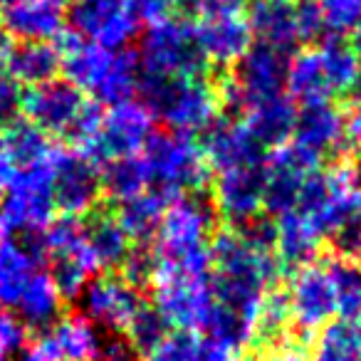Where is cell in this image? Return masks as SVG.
<instances>
[{
	"label": "cell",
	"mask_w": 361,
	"mask_h": 361,
	"mask_svg": "<svg viewBox=\"0 0 361 361\" xmlns=\"http://www.w3.org/2000/svg\"><path fill=\"white\" fill-rule=\"evenodd\" d=\"M139 156L146 166L151 186L164 188L176 196L203 193V188L213 180V171L196 136L178 134L171 129H154Z\"/></svg>",
	"instance_id": "3957f363"
},
{
	"label": "cell",
	"mask_w": 361,
	"mask_h": 361,
	"mask_svg": "<svg viewBox=\"0 0 361 361\" xmlns=\"http://www.w3.org/2000/svg\"><path fill=\"white\" fill-rule=\"evenodd\" d=\"M42 257L27 238H0V307L16 310L30 277L40 270Z\"/></svg>",
	"instance_id": "603a6c76"
},
{
	"label": "cell",
	"mask_w": 361,
	"mask_h": 361,
	"mask_svg": "<svg viewBox=\"0 0 361 361\" xmlns=\"http://www.w3.org/2000/svg\"><path fill=\"white\" fill-rule=\"evenodd\" d=\"M52 198H55V208L60 216L85 218L104 198L99 166H94L80 151L60 149L55 156V169H52Z\"/></svg>",
	"instance_id": "4fadbf2b"
},
{
	"label": "cell",
	"mask_w": 361,
	"mask_h": 361,
	"mask_svg": "<svg viewBox=\"0 0 361 361\" xmlns=\"http://www.w3.org/2000/svg\"><path fill=\"white\" fill-rule=\"evenodd\" d=\"M351 180H354V186L361 188V154H359V159H356L354 171H351Z\"/></svg>",
	"instance_id": "11a10c76"
},
{
	"label": "cell",
	"mask_w": 361,
	"mask_h": 361,
	"mask_svg": "<svg viewBox=\"0 0 361 361\" xmlns=\"http://www.w3.org/2000/svg\"><path fill=\"white\" fill-rule=\"evenodd\" d=\"M203 154L213 173L235 166L265 164L270 151L247 131L240 119H218L203 139Z\"/></svg>",
	"instance_id": "ac0fdd59"
},
{
	"label": "cell",
	"mask_w": 361,
	"mask_h": 361,
	"mask_svg": "<svg viewBox=\"0 0 361 361\" xmlns=\"http://www.w3.org/2000/svg\"><path fill=\"white\" fill-rule=\"evenodd\" d=\"M295 211H300L324 240L334 238L336 231L359 213V191L351 173L336 164L312 171L300 188Z\"/></svg>",
	"instance_id": "5b68a950"
},
{
	"label": "cell",
	"mask_w": 361,
	"mask_h": 361,
	"mask_svg": "<svg viewBox=\"0 0 361 361\" xmlns=\"http://www.w3.org/2000/svg\"><path fill=\"white\" fill-rule=\"evenodd\" d=\"M67 0H11L0 8V27L20 42L55 40L65 30Z\"/></svg>",
	"instance_id": "d6986e66"
},
{
	"label": "cell",
	"mask_w": 361,
	"mask_h": 361,
	"mask_svg": "<svg viewBox=\"0 0 361 361\" xmlns=\"http://www.w3.org/2000/svg\"><path fill=\"white\" fill-rule=\"evenodd\" d=\"M176 198H178L176 193L149 186L136 198L119 203L114 216H116V221H119V226L124 228L126 238H129L131 243H151L156 238L159 223H161V218H164V211Z\"/></svg>",
	"instance_id": "4316f807"
},
{
	"label": "cell",
	"mask_w": 361,
	"mask_h": 361,
	"mask_svg": "<svg viewBox=\"0 0 361 361\" xmlns=\"http://www.w3.org/2000/svg\"><path fill=\"white\" fill-rule=\"evenodd\" d=\"M141 70L161 77H203L208 60L196 37V25L186 18L171 16L149 23L139 50Z\"/></svg>",
	"instance_id": "277c9868"
},
{
	"label": "cell",
	"mask_w": 361,
	"mask_h": 361,
	"mask_svg": "<svg viewBox=\"0 0 361 361\" xmlns=\"http://www.w3.org/2000/svg\"><path fill=\"white\" fill-rule=\"evenodd\" d=\"M65 297L57 290V285L52 282V277L45 270H37L30 277L27 287L23 290L20 300L16 305V314L20 317V322L27 329L35 331H47L62 314H65Z\"/></svg>",
	"instance_id": "f1b7e54d"
},
{
	"label": "cell",
	"mask_w": 361,
	"mask_h": 361,
	"mask_svg": "<svg viewBox=\"0 0 361 361\" xmlns=\"http://www.w3.org/2000/svg\"><path fill=\"white\" fill-rule=\"evenodd\" d=\"M23 171L18 169V164L13 161V156L8 154V149L3 146L0 141V198L6 196L13 186H16V180L20 178Z\"/></svg>",
	"instance_id": "f907efd6"
},
{
	"label": "cell",
	"mask_w": 361,
	"mask_h": 361,
	"mask_svg": "<svg viewBox=\"0 0 361 361\" xmlns=\"http://www.w3.org/2000/svg\"><path fill=\"white\" fill-rule=\"evenodd\" d=\"M322 16H324L326 35H344L354 32L361 23V0H319Z\"/></svg>",
	"instance_id": "60d3db41"
},
{
	"label": "cell",
	"mask_w": 361,
	"mask_h": 361,
	"mask_svg": "<svg viewBox=\"0 0 361 361\" xmlns=\"http://www.w3.org/2000/svg\"><path fill=\"white\" fill-rule=\"evenodd\" d=\"M20 87L6 75V72H0V129L13 119V114L18 111L20 106Z\"/></svg>",
	"instance_id": "ee69618b"
},
{
	"label": "cell",
	"mask_w": 361,
	"mask_h": 361,
	"mask_svg": "<svg viewBox=\"0 0 361 361\" xmlns=\"http://www.w3.org/2000/svg\"><path fill=\"white\" fill-rule=\"evenodd\" d=\"M295 119H297V104L287 94H277V97H270V99L252 102L240 116V121L247 126V131H250L267 151L277 149V146L287 144V141L292 139Z\"/></svg>",
	"instance_id": "44dd1931"
},
{
	"label": "cell",
	"mask_w": 361,
	"mask_h": 361,
	"mask_svg": "<svg viewBox=\"0 0 361 361\" xmlns=\"http://www.w3.org/2000/svg\"><path fill=\"white\" fill-rule=\"evenodd\" d=\"M169 331H171V326L166 324L161 312L156 310L154 305H149V302H141L139 310L134 312V317L126 322L121 336L129 341V346L136 351V356H141V354H146L151 346L159 344Z\"/></svg>",
	"instance_id": "f35d334b"
},
{
	"label": "cell",
	"mask_w": 361,
	"mask_h": 361,
	"mask_svg": "<svg viewBox=\"0 0 361 361\" xmlns=\"http://www.w3.org/2000/svg\"><path fill=\"white\" fill-rule=\"evenodd\" d=\"M351 97L356 99V104H361V67H359V72H356V77H354V85H351Z\"/></svg>",
	"instance_id": "db71d44e"
},
{
	"label": "cell",
	"mask_w": 361,
	"mask_h": 361,
	"mask_svg": "<svg viewBox=\"0 0 361 361\" xmlns=\"http://www.w3.org/2000/svg\"><path fill=\"white\" fill-rule=\"evenodd\" d=\"M42 334L55 346L60 361H99L102 346H104V336L99 334V326L82 312L62 314Z\"/></svg>",
	"instance_id": "7402d4cb"
},
{
	"label": "cell",
	"mask_w": 361,
	"mask_h": 361,
	"mask_svg": "<svg viewBox=\"0 0 361 361\" xmlns=\"http://www.w3.org/2000/svg\"><path fill=\"white\" fill-rule=\"evenodd\" d=\"M287 67H290V50L257 40L252 42L233 72V80L240 87L247 106L252 102L285 94Z\"/></svg>",
	"instance_id": "9a60e30c"
},
{
	"label": "cell",
	"mask_w": 361,
	"mask_h": 361,
	"mask_svg": "<svg viewBox=\"0 0 361 361\" xmlns=\"http://www.w3.org/2000/svg\"><path fill=\"white\" fill-rule=\"evenodd\" d=\"M312 361H361V326L354 319H331L312 339Z\"/></svg>",
	"instance_id": "e575fe53"
},
{
	"label": "cell",
	"mask_w": 361,
	"mask_h": 361,
	"mask_svg": "<svg viewBox=\"0 0 361 361\" xmlns=\"http://www.w3.org/2000/svg\"><path fill=\"white\" fill-rule=\"evenodd\" d=\"M151 305L161 312L171 329L206 331L213 312V290L208 277L186 275V272L156 267L151 280Z\"/></svg>",
	"instance_id": "52a82bcc"
},
{
	"label": "cell",
	"mask_w": 361,
	"mask_h": 361,
	"mask_svg": "<svg viewBox=\"0 0 361 361\" xmlns=\"http://www.w3.org/2000/svg\"><path fill=\"white\" fill-rule=\"evenodd\" d=\"M52 42H55L57 52H60L62 80L75 85L85 94H94V90L104 80L106 70H109L111 60H114V50L97 45L92 40H85L70 27H65Z\"/></svg>",
	"instance_id": "e0dca14e"
},
{
	"label": "cell",
	"mask_w": 361,
	"mask_h": 361,
	"mask_svg": "<svg viewBox=\"0 0 361 361\" xmlns=\"http://www.w3.org/2000/svg\"><path fill=\"white\" fill-rule=\"evenodd\" d=\"M52 169L55 159L50 164L23 171L16 186L0 198V238L35 235L50 226L57 216L52 198Z\"/></svg>",
	"instance_id": "8992f818"
},
{
	"label": "cell",
	"mask_w": 361,
	"mask_h": 361,
	"mask_svg": "<svg viewBox=\"0 0 361 361\" xmlns=\"http://www.w3.org/2000/svg\"><path fill=\"white\" fill-rule=\"evenodd\" d=\"M141 23H156L176 16V0H129Z\"/></svg>",
	"instance_id": "f6af8a7d"
},
{
	"label": "cell",
	"mask_w": 361,
	"mask_h": 361,
	"mask_svg": "<svg viewBox=\"0 0 361 361\" xmlns=\"http://www.w3.org/2000/svg\"><path fill=\"white\" fill-rule=\"evenodd\" d=\"M70 30L109 50H124L141 32V18L129 0H75Z\"/></svg>",
	"instance_id": "30bf717a"
},
{
	"label": "cell",
	"mask_w": 361,
	"mask_h": 361,
	"mask_svg": "<svg viewBox=\"0 0 361 361\" xmlns=\"http://www.w3.org/2000/svg\"><path fill=\"white\" fill-rule=\"evenodd\" d=\"M6 75L18 87H37L60 75V52L52 40L40 42H20L8 60Z\"/></svg>",
	"instance_id": "f546056e"
},
{
	"label": "cell",
	"mask_w": 361,
	"mask_h": 361,
	"mask_svg": "<svg viewBox=\"0 0 361 361\" xmlns=\"http://www.w3.org/2000/svg\"><path fill=\"white\" fill-rule=\"evenodd\" d=\"M139 82H141V60L139 52L134 47H124V50H114V60H111L109 70H106L104 80L94 90V102L102 106H114L121 102L136 99L139 94Z\"/></svg>",
	"instance_id": "1f68e13d"
},
{
	"label": "cell",
	"mask_w": 361,
	"mask_h": 361,
	"mask_svg": "<svg viewBox=\"0 0 361 361\" xmlns=\"http://www.w3.org/2000/svg\"><path fill=\"white\" fill-rule=\"evenodd\" d=\"M139 361H206V339L201 331L171 329Z\"/></svg>",
	"instance_id": "74e56055"
},
{
	"label": "cell",
	"mask_w": 361,
	"mask_h": 361,
	"mask_svg": "<svg viewBox=\"0 0 361 361\" xmlns=\"http://www.w3.org/2000/svg\"><path fill=\"white\" fill-rule=\"evenodd\" d=\"M99 361H136V351L124 336H111V339H104Z\"/></svg>",
	"instance_id": "816d5d0a"
},
{
	"label": "cell",
	"mask_w": 361,
	"mask_h": 361,
	"mask_svg": "<svg viewBox=\"0 0 361 361\" xmlns=\"http://www.w3.org/2000/svg\"><path fill=\"white\" fill-rule=\"evenodd\" d=\"M154 114L141 99H129L106 106L97 136L80 149L82 156L94 166H104L121 156H134L144 149L146 139L154 134Z\"/></svg>",
	"instance_id": "9c48e42d"
},
{
	"label": "cell",
	"mask_w": 361,
	"mask_h": 361,
	"mask_svg": "<svg viewBox=\"0 0 361 361\" xmlns=\"http://www.w3.org/2000/svg\"><path fill=\"white\" fill-rule=\"evenodd\" d=\"M156 267H159V257H156L154 247L149 243H131L129 252L124 255V260H121V265L116 270L131 287H136L141 292L146 287H151Z\"/></svg>",
	"instance_id": "ab89813d"
},
{
	"label": "cell",
	"mask_w": 361,
	"mask_h": 361,
	"mask_svg": "<svg viewBox=\"0 0 361 361\" xmlns=\"http://www.w3.org/2000/svg\"><path fill=\"white\" fill-rule=\"evenodd\" d=\"M290 141L324 161L344 146V114L331 99L300 104Z\"/></svg>",
	"instance_id": "ffe728a7"
},
{
	"label": "cell",
	"mask_w": 361,
	"mask_h": 361,
	"mask_svg": "<svg viewBox=\"0 0 361 361\" xmlns=\"http://www.w3.org/2000/svg\"><path fill=\"white\" fill-rule=\"evenodd\" d=\"M218 226V213L211 196L183 193L169 203L156 231L154 252L161 267L186 272V275H211V238Z\"/></svg>",
	"instance_id": "6da1fadb"
},
{
	"label": "cell",
	"mask_w": 361,
	"mask_h": 361,
	"mask_svg": "<svg viewBox=\"0 0 361 361\" xmlns=\"http://www.w3.org/2000/svg\"><path fill=\"white\" fill-rule=\"evenodd\" d=\"M275 255L282 262V267L297 270V267L319 260L324 238L314 231V226L300 211H290L285 216L275 218Z\"/></svg>",
	"instance_id": "cb8c5ba5"
},
{
	"label": "cell",
	"mask_w": 361,
	"mask_h": 361,
	"mask_svg": "<svg viewBox=\"0 0 361 361\" xmlns=\"http://www.w3.org/2000/svg\"><path fill=\"white\" fill-rule=\"evenodd\" d=\"M0 141L13 156L20 171H30L35 166L50 164L57 154V146L52 139L40 131L35 124L27 119H11L3 129H0Z\"/></svg>",
	"instance_id": "4dcf8cb0"
},
{
	"label": "cell",
	"mask_w": 361,
	"mask_h": 361,
	"mask_svg": "<svg viewBox=\"0 0 361 361\" xmlns=\"http://www.w3.org/2000/svg\"><path fill=\"white\" fill-rule=\"evenodd\" d=\"M193 25H196L198 45H201L208 65L223 67V70L235 67L255 42L245 13H238V16H203L196 18Z\"/></svg>",
	"instance_id": "2e32d148"
},
{
	"label": "cell",
	"mask_w": 361,
	"mask_h": 361,
	"mask_svg": "<svg viewBox=\"0 0 361 361\" xmlns=\"http://www.w3.org/2000/svg\"><path fill=\"white\" fill-rule=\"evenodd\" d=\"M344 141H349V144H361V104H356L354 109L344 116Z\"/></svg>",
	"instance_id": "f5cc1de1"
},
{
	"label": "cell",
	"mask_w": 361,
	"mask_h": 361,
	"mask_svg": "<svg viewBox=\"0 0 361 361\" xmlns=\"http://www.w3.org/2000/svg\"><path fill=\"white\" fill-rule=\"evenodd\" d=\"M87 104L85 92H80L67 80H50L45 85L27 87L20 94L18 111L23 119L35 124L40 131L55 139H67L77 116Z\"/></svg>",
	"instance_id": "8fae6325"
},
{
	"label": "cell",
	"mask_w": 361,
	"mask_h": 361,
	"mask_svg": "<svg viewBox=\"0 0 361 361\" xmlns=\"http://www.w3.org/2000/svg\"><path fill=\"white\" fill-rule=\"evenodd\" d=\"M295 18L300 42H319L326 35L324 16H322L319 0H295Z\"/></svg>",
	"instance_id": "7bdbcfd3"
},
{
	"label": "cell",
	"mask_w": 361,
	"mask_h": 361,
	"mask_svg": "<svg viewBox=\"0 0 361 361\" xmlns=\"http://www.w3.org/2000/svg\"><path fill=\"white\" fill-rule=\"evenodd\" d=\"M82 235L99 272L116 270L131 247V240L119 226L114 211H104V208H94L92 213H87L82 221Z\"/></svg>",
	"instance_id": "d4e9b609"
},
{
	"label": "cell",
	"mask_w": 361,
	"mask_h": 361,
	"mask_svg": "<svg viewBox=\"0 0 361 361\" xmlns=\"http://www.w3.org/2000/svg\"><path fill=\"white\" fill-rule=\"evenodd\" d=\"M20 361H60V356H57L55 346L50 344V339L40 331L37 339L27 341V344L23 346Z\"/></svg>",
	"instance_id": "7dc6e473"
},
{
	"label": "cell",
	"mask_w": 361,
	"mask_h": 361,
	"mask_svg": "<svg viewBox=\"0 0 361 361\" xmlns=\"http://www.w3.org/2000/svg\"><path fill=\"white\" fill-rule=\"evenodd\" d=\"M99 178H102V196H106V201L114 203V206L131 201V198H136L139 193H144L151 186L146 166L139 154L121 156V159L104 164L99 169Z\"/></svg>",
	"instance_id": "d6a6232c"
},
{
	"label": "cell",
	"mask_w": 361,
	"mask_h": 361,
	"mask_svg": "<svg viewBox=\"0 0 361 361\" xmlns=\"http://www.w3.org/2000/svg\"><path fill=\"white\" fill-rule=\"evenodd\" d=\"M141 292L131 287L121 275L99 272L94 275L80 295V312L90 317L97 326L109 331H124L126 322L134 317L141 305Z\"/></svg>",
	"instance_id": "5bb4252c"
},
{
	"label": "cell",
	"mask_w": 361,
	"mask_h": 361,
	"mask_svg": "<svg viewBox=\"0 0 361 361\" xmlns=\"http://www.w3.org/2000/svg\"><path fill=\"white\" fill-rule=\"evenodd\" d=\"M331 275L339 302L341 319H354V314L361 312V265L351 257H344L334 250V255L322 257Z\"/></svg>",
	"instance_id": "d590c367"
},
{
	"label": "cell",
	"mask_w": 361,
	"mask_h": 361,
	"mask_svg": "<svg viewBox=\"0 0 361 361\" xmlns=\"http://www.w3.org/2000/svg\"><path fill=\"white\" fill-rule=\"evenodd\" d=\"M247 23L257 42L292 50L300 42L295 18V0H250Z\"/></svg>",
	"instance_id": "484cf974"
},
{
	"label": "cell",
	"mask_w": 361,
	"mask_h": 361,
	"mask_svg": "<svg viewBox=\"0 0 361 361\" xmlns=\"http://www.w3.org/2000/svg\"><path fill=\"white\" fill-rule=\"evenodd\" d=\"M136 97L166 129L188 136L208 131L223 114L216 82L206 77H161L141 70Z\"/></svg>",
	"instance_id": "7a4b0ae2"
},
{
	"label": "cell",
	"mask_w": 361,
	"mask_h": 361,
	"mask_svg": "<svg viewBox=\"0 0 361 361\" xmlns=\"http://www.w3.org/2000/svg\"><path fill=\"white\" fill-rule=\"evenodd\" d=\"M27 344V326L13 310L0 307V361H8L11 356L20 354Z\"/></svg>",
	"instance_id": "b9f144b4"
},
{
	"label": "cell",
	"mask_w": 361,
	"mask_h": 361,
	"mask_svg": "<svg viewBox=\"0 0 361 361\" xmlns=\"http://www.w3.org/2000/svg\"><path fill=\"white\" fill-rule=\"evenodd\" d=\"M285 292L287 302H290L292 334L302 344L312 341L322 326L339 317L336 290L324 260H314L310 265L292 270L290 285Z\"/></svg>",
	"instance_id": "ba28073f"
},
{
	"label": "cell",
	"mask_w": 361,
	"mask_h": 361,
	"mask_svg": "<svg viewBox=\"0 0 361 361\" xmlns=\"http://www.w3.org/2000/svg\"><path fill=\"white\" fill-rule=\"evenodd\" d=\"M206 361H250V359H247V349L206 339Z\"/></svg>",
	"instance_id": "c3c4849f"
},
{
	"label": "cell",
	"mask_w": 361,
	"mask_h": 361,
	"mask_svg": "<svg viewBox=\"0 0 361 361\" xmlns=\"http://www.w3.org/2000/svg\"><path fill=\"white\" fill-rule=\"evenodd\" d=\"M285 94L295 104H310V102L334 99L329 77H326L324 62L317 50V45H310L305 50L290 55V67H287Z\"/></svg>",
	"instance_id": "83f0119b"
},
{
	"label": "cell",
	"mask_w": 361,
	"mask_h": 361,
	"mask_svg": "<svg viewBox=\"0 0 361 361\" xmlns=\"http://www.w3.org/2000/svg\"><path fill=\"white\" fill-rule=\"evenodd\" d=\"M324 62L326 77H329L331 92L336 94H344L354 85V77L359 72V55L351 45H346L339 35H324L317 45Z\"/></svg>",
	"instance_id": "8d00e7d4"
},
{
	"label": "cell",
	"mask_w": 361,
	"mask_h": 361,
	"mask_svg": "<svg viewBox=\"0 0 361 361\" xmlns=\"http://www.w3.org/2000/svg\"><path fill=\"white\" fill-rule=\"evenodd\" d=\"M247 3L250 0H201V13L203 16H238V13L247 11Z\"/></svg>",
	"instance_id": "681fc988"
},
{
	"label": "cell",
	"mask_w": 361,
	"mask_h": 361,
	"mask_svg": "<svg viewBox=\"0 0 361 361\" xmlns=\"http://www.w3.org/2000/svg\"><path fill=\"white\" fill-rule=\"evenodd\" d=\"M260 361H312V354L305 349V344L297 339H290L285 344L275 346V349L262 351Z\"/></svg>",
	"instance_id": "bcb514c9"
},
{
	"label": "cell",
	"mask_w": 361,
	"mask_h": 361,
	"mask_svg": "<svg viewBox=\"0 0 361 361\" xmlns=\"http://www.w3.org/2000/svg\"><path fill=\"white\" fill-rule=\"evenodd\" d=\"M265 164L257 166H235V169L213 173L211 201L216 206L218 218L233 228L262 216V201H265Z\"/></svg>",
	"instance_id": "7c38bea8"
},
{
	"label": "cell",
	"mask_w": 361,
	"mask_h": 361,
	"mask_svg": "<svg viewBox=\"0 0 361 361\" xmlns=\"http://www.w3.org/2000/svg\"><path fill=\"white\" fill-rule=\"evenodd\" d=\"M290 339H295V334H292V319H290V302H287V292L275 285L262 297L252 346L267 351L285 344Z\"/></svg>",
	"instance_id": "836d02e7"
}]
</instances>
